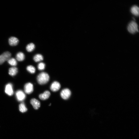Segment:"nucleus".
<instances>
[{
  "instance_id": "nucleus-11",
  "label": "nucleus",
  "mask_w": 139,
  "mask_h": 139,
  "mask_svg": "<svg viewBox=\"0 0 139 139\" xmlns=\"http://www.w3.org/2000/svg\"><path fill=\"white\" fill-rule=\"evenodd\" d=\"M19 42V40L18 39L15 37H11L9 39V44L11 46H15L17 45Z\"/></svg>"
},
{
  "instance_id": "nucleus-20",
  "label": "nucleus",
  "mask_w": 139,
  "mask_h": 139,
  "mask_svg": "<svg viewBox=\"0 0 139 139\" xmlns=\"http://www.w3.org/2000/svg\"><path fill=\"white\" fill-rule=\"evenodd\" d=\"M45 66V65L44 63L41 62L38 64V68L39 70H42L44 69Z\"/></svg>"
},
{
  "instance_id": "nucleus-18",
  "label": "nucleus",
  "mask_w": 139,
  "mask_h": 139,
  "mask_svg": "<svg viewBox=\"0 0 139 139\" xmlns=\"http://www.w3.org/2000/svg\"><path fill=\"white\" fill-rule=\"evenodd\" d=\"M7 61L8 63L12 66H15L17 65L16 60L14 58H10Z\"/></svg>"
},
{
  "instance_id": "nucleus-15",
  "label": "nucleus",
  "mask_w": 139,
  "mask_h": 139,
  "mask_svg": "<svg viewBox=\"0 0 139 139\" xmlns=\"http://www.w3.org/2000/svg\"><path fill=\"white\" fill-rule=\"evenodd\" d=\"M35 48L34 44L31 43L28 44L26 47L27 51L29 52H31L33 51Z\"/></svg>"
},
{
  "instance_id": "nucleus-17",
  "label": "nucleus",
  "mask_w": 139,
  "mask_h": 139,
  "mask_svg": "<svg viewBox=\"0 0 139 139\" xmlns=\"http://www.w3.org/2000/svg\"><path fill=\"white\" fill-rule=\"evenodd\" d=\"M19 109L20 112L22 113L25 112L27 110V109L24 103H22L19 105Z\"/></svg>"
},
{
  "instance_id": "nucleus-12",
  "label": "nucleus",
  "mask_w": 139,
  "mask_h": 139,
  "mask_svg": "<svg viewBox=\"0 0 139 139\" xmlns=\"http://www.w3.org/2000/svg\"><path fill=\"white\" fill-rule=\"evenodd\" d=\"M131 12L133 15L136 16L139 15V8L136 6H133L131 9Z\"/></svg>"
},
{
  "instance_id": "nucleus-19",
  "label": "nucleus",
  "mask_w": 139,
  "mask_h": 139,
  "mask_svg": "<svg viewBox=\"0 0 139 139\" xmlns=\"http://www.w3.org/2000/svg\"><path fill=\"white\" fill-rule=\"evenodd\" d=\"M26 69L28 72L32 74L34 73L36 71L35 68L32 66H27Z\"/></svg>"
},
{
  "instance_id": "nucleus-1",
  "label": "nucleus",
  "mask_w": 139,
  "mask_h": 139,
  "mask_svg": "<svg viewBox=\"0 0 139 139\" xmlns=\"http://www.w3.org/2000/svg\"><path fill=\"white\" fill-rule=\"evenodd\" d=\"M50 77L49 75L45 72H42L37 76V80L40 84H45L48 83L49 81Z\"/></svg>"
},
{
  "instance_id": "nucleus-21",
  "label": "nucleus",
  "mask_w": 139,
  "mask_h": 139,
  "mask_svg": "<svg viewBox=\"0 0 139 139\" xmlns=\"http://www.w3.org/2000/svg\"><path fill=\"white\" fill-rule=\"evenodd\" d=\"M51 105V104H50V105H49V106H50Z\"/></svg>"
},
{
  "instance_id": "nucleus-16",
  "label": "nucleus",
  "mask_w": 139,
  "mask_h": 139,
  "mask_svg": "<svg viewBox=\"0 0 139 139\" xmlns=\"http://www.w3.org/2000/svg\"><path fill=\"white\" fill-rule=\"evenodd\" d=\"M33 59L36 62H38L43 60V57L41 55L38 54L36 55L34 57Z\"/></svg>"
},
{
  "instance_id": "nucleus-14",
  "label": "nucleus",
  "mask_w": 139,
  "mask_h": 139,
  "mask_svg": "<svg viewBox=\"0 0 139 139\" xmlns=\"http://www.w3.org/2000/svg\"><path fill=\"white\" fill-rule=\"evenodd\" d=\"M17 60L19 61H23L25 59V56L24 54L22 52L17 53L16 56Z\"/></svg>"
},
{
  "instance_id": "nucleus-4",
  "label": "nucleus",
  "mask_w": 139,
  "mask_h": 139,
  "mask_svg": "<svg viewBox=\"0 0 139 139\" xmlns=\"http://www.w3.org/2000/svg\"><path fill=\"white\" fill-rule=\"evenodd\" d=\"M71 91L67 88L63 89L61 92L60 93L61 98L65 100L68 99L71 96Z\"/></svg>"
},
{
  "instance_id": "nucleus-9",
  "label": "nucleus",
  "mask_w": 139,
  "mask_h": 139,
  "mask_svg": "<svg viewBox=\"0 0 139 139\" xmlns=\"http://www.w3.org/2000/svg\"><path fill=\"white\" fill-rule=\"evenodd\" d=\"M50 95V93L49 91H46L43 93L39 95V98L41 100H46L48 99L49 98Z\"/></svg>"
},
{
  "instance_id": "nucleus-2",
  "label": "nucleus",
  "mask_w": 139,
  "mask_h": 139,
  "mask_svg": "<svg viewBox=\"0 0 139 139\" xmlns=\"http://www.w3.org/2000/svg\"><path fill=\"white\" fill-rule=\"evenodd\" d=\"M127 29L132 34L138 31V25L137 23L134 21L130 23L128 26Z\"/></svg>"
},
{
  "instance_id": "nucleus-6",
  "label": "nucleus",
  "mask_w": 139,
  "mask_h": 139,
  "mask_svg": "<svg viewBox=\"0 0 139 139\" xmlns=\"http://www.w3.org/2000/svg\"><path fill=\"white\" fill-rule=\"evenodd\" d=\"M24 89L26 93L28 94H30L33 91V85L30 83H27L25 85Z\"/></svg>"
},
{
  "instance_id": "nucleus-8",
  "label": "nucleus",
  "mask_w": 139,
  "mask_h": 139,
  "mask_svg": "<svg viewBox=\"0 0 139 139\" xmlns=\"http://www.w3.org/2000/svg\"><path fill=\"white\" fill-rule=\"evenodd\" d=\"M61 87L60 83L58 82L55 81L51 84L50 89L53 91L56 92L59 90Z\"/></svg>"
},
{
  "instance_id": "nucleus-13",
  "label": "nucleus",
  "mask_w": 139,
  "mask_h": 139,
  "mask_svg": "<svg viewBox=\"0 0 139 139\" xmlns=\"http://www.w3.org/2000/svg\"><path fill=\"white\" fill-rule=\"evenodd\" d=\"M18 72V69L15 67H13L9 69V74L12 76L16 75Z\"/></svg>"
},
{
  "instance_id": "nucleus-5",
  "label": "nucleus",
  "mask_w": 139,
  "mask_h": 139,
  "mask_svg": "<svg viewBox=\"0 0 139 139\" xmlns=\"http://www.w3.org/2000/svg\"><path fill=\"white\" fill-rule=\"evenodd\" d=\"M16 95L17 100L22 102L25 100L26 96L24 93L21 90H18L16 92Z\"/></svg>"
},
{
  "instance_id": "nucleus-3",
  "label": "nucleus",
  "mask_w": 139,
  "mask_h": 139,
  "mask_svg": "<svg viewBox=\"0 0 139 139\" xmlns=\"http://www.w3.org/2000/svg\"><path fill=\"white\" fill-rule=\"evenodd\" d=\"M11 54L9 52H4L0 55V65L3 64L5 61H7L11 58Z\"/></svg>"
},
{
  "instance_id": "nucleus-10",
  "label": "nucleus",
  "mask_w": 139,
  "mask_h": 139,
  "mask_svg": "<svg viewBox=\"0 0 139 139\" xmlns=\"http://www.w3.org/2000/svg\"><path fill=\"white\" fill-rule=\"evenodd\" d=\"M30 103L35 110L38 109L40 107V102L36 99H32L30 101Z\"/></svg>"
},
{
  "instance_id": "nucleus-7",
  "label": "nucleus",
  "mask_w": 139,
  "mask_h": 139,
  "mask_svg": "<svg viewBox=\"0 0 139 139\" xmlns=\"http://www.w3.org/2000/svg\"><path fill=\"white\" fill-rule=\"evenodd\" d=\"M5 92L9 96H12L13 94L14 91L12 84L9 83L6 85L5 88Z\"/></svg>"
}]
</instances>
